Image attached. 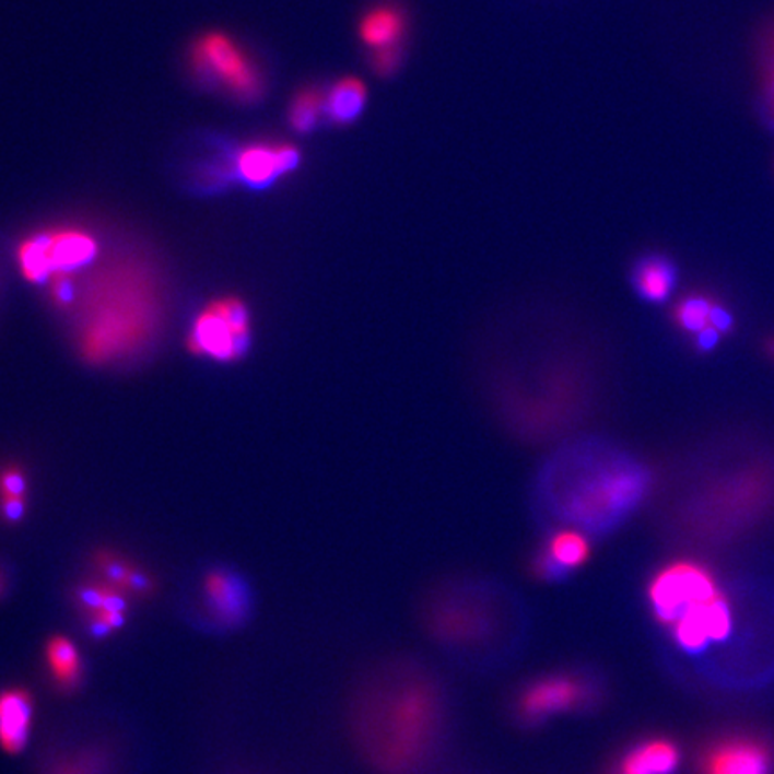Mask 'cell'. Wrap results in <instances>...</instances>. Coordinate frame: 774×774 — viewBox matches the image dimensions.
<instances>
[{
  "instance_id": "cell-18",
  "label": "cell",
  "mask_w": 774,
  "mask_h": 774,
  "mask_svg": "<svg viewBox=\"0 0 774 774\" xmlns=\"http://www.w3.org/2000/svg\"><path fill=\"white\" fill-rule=\"evenodd\" d=\"M366 103L367 90L363 81L343 78L328 90L325 97V114L332 125H353L363 115Z\"/></svg>"
},
{
  "instance_id": "cell-11",
  "label": "cell",
  "mask_w": 774,
  "mask_h": 774,
  "mask_svg": "<svg viewBox=\"0 0 774 774\" xmlns=\"http://www.w3.org/2000/svg\"><path fill=\"white\" fill-rule=\"evenodd\" d=\"M90 560H92L97 577L115 586L129 599H134V597L144 599V597L153 596L156 591L153 576H150L137 561L125 556L122 552L101 547Z\"/></svg>"
},
{
  "instance_id": "cell-21",
  "label": "cell",
  "mask_w": 774,
  "mask_h": 774,
  "mask_svg": "<svg viewBox=\"0 0 774 774\" xmlns=\"http://www.w3.org/2000/svg\"><path fill=\"white\" fill-rule=\"evenodd\" d=\"M325 97L327 94H322V90L318 86L300 89L288 108L289 126L300 134L313 133L321 119H327Z\"/></svg>"
},
{
  "instance_id": "cell-9",
  "label": "cell",
  "mask_w": 774,
  "mask_h": 774,
  "mask_svg": "<svg viewBox=\"0 0 774 774\" xmlns=\"http://www.w3.org/2000/svg\"><path fill=\"white\" fill-rule=\"evenodd\" d=\"M675 633L676 644L687 653L697 655L715 642L728 638L734 628L730 602L726 601L723 594L714 599L695 606L670 625Z\"/></svg>"
},
{
  "instance_id": "cell-7",
  "label": "cell",
  "mask_w": 774,
  "mask_h": 774,
  "mask_svg": "<svg viewBox=\"0 0 774 774\" xmlns=\"http://www.w3.org/2000/svg\"><path fill=\"white\" fill-rule=\"evenodd\" d=\"M591 701L588 681L574 675H552L532 681L518 697V714L527 720H541L586 706Z\"/></svg>"
},
{
  "instance_id": "cell-5",
  "label": "cell",
  "mask_w": 774,
  "mask_h": 774,
  "mask_svg": "<svg viewBox=\"0 0 774 774\" xmlns=\"http://www.w3.org/2000/svg\"><path fill=\"white\" fill-rule=\"evenodd\" d=\"M644 479L631 468H606L599 476L580 477L576 490L566 493L565 512L571 518L602 526L628 512L641 496Z\"/></svg>"
},
{
  "instance_id": "cell-16",
  "label": "cell",
  "mask_w": 774,
  "mask_h": 774,
  "mask_svg": "<svg viewBox=\"0 0 774 774\" xmlns=\"http://www.w3.org/2000/svg\"><path fill=\"white\" fill-rule=\"evenodd\" d=\"M590 546L585 535L577 531H560L547 543L538 565L543 576H561L585 563Z\"/></svg>"
},
{
  "instance_id": "cell-25",
  "label": "cell",
  "mask_w": 774,
  "mask_h": 774,
  "mask_svg": "<svg viewBox=\"0 0 774 774\" xmlns=\"http://www.w3.org/2000/svg\"><path fill=\"white\" fill-rule=\"evenodd\" d=\"M5 588H8V580L4 572L0 571V597L4 596Z\"/></svg>"
},
{
  "instance_id": "cell-8",
  "label": "cell",
  "mask_w": 774,
  "mask_h": 774,
  "mask_svg": "<svg viewBox=\"0 0 774 774\" xmlns=\"http://www.w3.org/2000/svg\"><path fill=\"white\" fill-rule=\"evenodd\" d=\"M74 605L95 638H106L125 628L129 615V597L101 577L83 580L74 588Z\"/></svg>"
},
{
  "instance_id": "cell-12",
  "label": "cell",
  "mask_w": 774,
  "mask_h": 774,
  "mask_svg": "<svg viewBox=\"0 0 774 774\" xmlns=\"http://www.w3.org/2000/svg\"><path fill=\"white\" fill-rule=\"evenodd\" d=\"M35 701L30 690L10 687L0 690V748L16 754L30 742Z\"/></svg>"
},
{
  "instance_id": "cell-4",
  "label": "cell",
  "mask_w": 774,
  "mask_h": 774,
  "mask_svg": "<svg viewBox=\"0 0 774 774\" xmlns=\"http://www.w3.org/2000/svg\"><path fill=\"white\" fill-rule=\"evenodd\" d=\"M251 338L249 308L243 298L224 294L210 300L190 325L187 350L196 357L234 363L244 357Z\"/></svg>"
},
{
  "instance_id": "cell-6",
  "label": "cell",
  "mask_w": 774,
  "mask_h": 774,
  "mask_svg": "<svg viewBox=\"0 0 774 774\" xmlns=\"http://www.w3.org/2000/svg\"><path fill=\"white\" fill-rule=\"evenodd\" d=\"M714 576L705 566L678 561L661 568L649 585V601L655 615L672 625L695 606L719 596Z\"/></svg>"
},
{
  "instance_id": "cell-24",
  "label": "cell",
  "mask_w": 774,
  "mask_h": 774,
  "mask_svg": "<svg viewBox=\"0 0 774 774\" xmlns=\"http://www.w3.org/2000/svg\"><path fill=\"white\" fill-rule=\"evenodd\" d=\"M47 296L55 303L56 308L69 310L72 308L78 296H80V285H78V273H56L45 282Z\"/></svg>"
},
{
  "instance_id": "cell-10",
  "label": "cell",
  "mask_w": 774,
  "mask_h": 774,
  "mask_svg": "<svg viewBox=\"0 0 774 774\" xmlns=\"http://www.w3.org/2000/svg\"><path fill=\"white\" fill-rule=\"evenodd\" d=\"M203 601L219 624H243L248 617L249 596L244 580L228 571L209 572L203 579Z\"/></svg>"
},
{
  "instance_id": "cell-22",
  "label": "cell",
  "mask_w": 774,
  "mask_h": 774,
  "mask_svg": "<svg viewBox=\"0 0 774 774\" xmlns=\"http://www.w3.org/2000/svg\"><path fill=\"white\" fill-rule=\"evenodd\" d=\"M108 757L101 750H83L55 760L44 774H106Z\"/></svg>"
},
{
  "instance_id": "cell-13",
  "label": "cell",
  "mask_w": 774,
  "mask_h": 774,
  "mask_svg": "<svg viewBox=\"0 0 774 774\" xmlns=\"http://www.w3.org/2000/svg\"><path fill=\"white\" fill-rule=\"evenodd\" d=\"M706 774H770L771 757L764 746L750 739H734L717 746L706 757Z\"/></svg>"
},
{
  "instance_id": "cell-1",
  "label": "cell",
  "mask_w": 774,
  "mask_h": 774,
  "mask_svg": "<svg viewBox=\"0 0 774 774\" xmlns=\"http://www.w3.org/2000/svg\"><path fill=\"white\" fill-rule=\"evenodd\" d=\"M302 164L298 148L288 142L251 140L243 144L219 142L209 160L199 165L198 184L209 189L238 184L262 190L279 184Z\"/></svg>"
},
{
  "instance_id": "cell-14",
  "label": "cell",
  "mask_w": 774,
  "mask_h": 774,
  "mask_svg": "<svg viewBox=\"0 0 774 774\" xmlns=\"http://www.w3.org/2000/svg\"><path fill=\"white\" fill-rule=\"evenodd\" d=\"M406 16L395 5H377L359 22V36L363 44L377 50L392 49L402 44Z\"/></svg>"
},
{
  "instance_id": "cell-2",
  "label": "cell",
  "mask_w": 774,
  "mask_h": 774,
  "mask_svg": "<svg viewBox=\"0 0 774 774\" xmlns=\"http://www.w3.org/2000/svg\"><path fill=\"white\" fill-rule=\"evenodd\" d=\"M189 70L199 85L243 105L262 101L268 89L258 61L224 31H207L190 44Z\"/></svg>"
},
{
  "instance_id": "cell-23",
  "label": "cell",
  "mask_w": 774,
  "mask_h": 774,
  "mask_svg": "<svg viewBox=\"0 0 774 774\" xmlns=\"http://www.w3.org/2000/svg\"><path fill=\"white\" fill-rule=\"evenodd\" d=\"M715 307H717V303L705 298V296H689L676 307V322L683 330L701 333L706 328H714L712 319H714Z\"/></svg>"
},
{
  "instance_id": "cell-3",
  "label": "cell",
  "mask_w": 774,
  "mask_h": 774,
  "mask_svg": "<svg viewBox=\"0 0 774 774\" xmlns=\"http://www.w3.org/2000/svg\"><path fill=\"white\" fill-rule=\"evenodd\" d=\"M99 251V238L89 228L60 224L22 238L16 263L25 282L45 285L52 274L80 273Z\"/></svg>"
},
{
  "instance_id": "cell-17",
  "label": "cell",
  "mask_w": 774,
  "mask_h": 774,
  "mask_svg": "<svg viewBox=\"0 0 774 774\" xmlns=\"http://www.w3.org/2000/svg\"><path fill=\"white\" fill-rule=\"evenodd\" d=\"M45 664L49 670L50 680L60 690L78 689L83 680V658L80 649L69 636H50L45 644Z\"/></svg>"
},
{
  "instance_id": "cell-19",
  "label": "cell",
  "mask_w": 774,
  "mask_h": 774,
  "mask_svg": "<svg viewBox=\"0 0 774 774\" xmlns=\"http://www.w3.org/2000/svg\"><path fill=\"white\" fill-rule=\"evenodd\" d=\"M27 488L30 473L19 462H8L0 467V518L15 526L24 520L27 513Z\"/></svg>"
},
{
  "instance_id": "cell-15",
  "label": "cell",
  "mask_w": 774,
  "mask_h": 774,
  "mask_svg": "<svg viewBox=\"0 0 774 774\" xmlns=\"http://www.w3.org/2000/svg\"><path fill=\"white\" fill-rule=\"evenodd\" d=\"M680 762V751L667 739H649L635 746L619 764L617 774H670Z\"/></svg>"
},
{
  "instance_id": "cell-20",
  "label": "cell",
  "mask_w": 774,
  "mask_h": 774,
  "mask_svg": "<svg viewBox=\"0 0 774 774\" xmlns=\"http://www.w3.org/2000/svg\"><path fill=\"white\" fill-rule=\"evenodd\" d=\"M635 288L642 298L664 302L675 288L676 269L664 257H647L635 269Z\"/></svg>"
}]
</instances>
